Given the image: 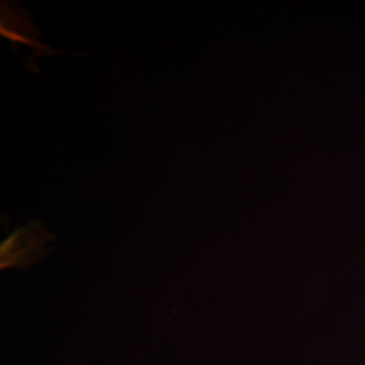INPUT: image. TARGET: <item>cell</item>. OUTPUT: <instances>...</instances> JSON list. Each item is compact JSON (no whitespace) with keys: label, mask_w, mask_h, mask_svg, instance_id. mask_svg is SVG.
<instances>
[{"label":"cell","mask_w":365,"mask_h":365,"mask_svg":"<svg viewBox=\"0 0 365 365\" xmlns=\"http://www.w3.org/2000/svg\"><path fill=\"white\" fill-rule=\"evenodd\" d=\"M54 240L43 223L31 221L26 226H16L14 233L0 244V269L29 268L48 256L45 245Z\"/></svg>","instance_id":"obj_1"},{"label":"cell","mask_w":365,"mask_h":365,"mask_svg":"<svg viewBox=\"0 0 365 365\" xmlns=\"http://www.w3.org/2000/svg\"><path fill=\"white\" fill-rule=\"evenodd\" d=\"M0 34L1 37L9 39L16 52V46L24 43L34 51V56L30 57L31 63L42 56L63 54V52L54 51L52 46L41 43L39 37L41 31L34 26L30 14L21 9L18 4L10 1H1L0 7Z\"/></svg>","instance_id":"obj_2"}]
</instances>
